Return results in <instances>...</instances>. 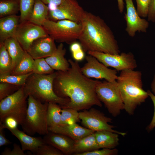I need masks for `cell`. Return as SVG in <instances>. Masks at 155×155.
<instances>
[{"instance_id": "cell-1", "label": "cell", "mask_w": 155, "mask_h": 155, "mask_svg": "<svg viewBox=\"0 0 155 155\" xmlns=\"http://www.w3.org/2000/svg\"><path fill=\"white\" fill-rule=\"evenodd\" d=\"M70 67L65 71H57L53 82L54 92L59 96L68 98L69 101L64 108L78 111L89 109L94 105L102 104L96 92L100 81L93 80L82 73L78 61L68 60Z\"/></svg>"}, {"instance_id": "cell-2", "label": "cell", "mask_w": 155, "mask_h": 155, "mask_svg": "<svg viewBox=\"0 0 155 155\" xmlns=\"http://www.w3.org/2000/svg\"><path fill=\"white\" fill-rule=\"evenodd\" d=\"M81 23L82 30L78 40L84 52L120 54L118 42L113 32L102 18L85 11Z\"/></svg>"}, {"instance_id": "cell-3", "label": "cell", "mask_w": 155, "mask_h": 155, "mask_svg": "<svg viewBox=\"0 0 155 155\" xmlns=\"http://www.w3.org/2000/svg\"><path fill=\"white\" fill-rule=\"evenodd\" d=\"M124 105V109L133 115L137 107L149 96L143 88L142 73L134 69L122 70L116 80Z\"/></svg>"}, {"instance_id": "cell-4", "label": "cell", "mask_w": 155, "mask_h": 155, "mask_svg": "<svg viewBox=\"0 0 155 155\" xmlns=\"http://www.w3.org/2000/svg\"><path fill=\"white\" fill-rule=\"evenodd\" d=\"M56 72L47 74H31L24 86L26 92L42 102H52L59 104L62 108L68 103V98L58 96L53 88V82Z\"/></svg>"}, {"instance_id": "cell-5", "label": "cell", "mask_w": 155, "mask_h": 155, "mask_svg": "<svg viewBox=\"0 0 155 155\" xmlns=\"http://www.w3.org/2000/svg\"><path fill=\"white\" fill-rule=\"evenodd\" d=\"M27 100L26 116L21 125L23 131L31 136L46 135L49 132L47 118L49 103L42 102L30 95Z\"/></svg>"}, {"instance_id": "cell-6", "label": "cell", "mask_w": 155, "mask_h": 155, "mask_svg": "<svg viewBox=\"0 0 155 155\" xmlns=\"http://www.w3.org/2000/svg\"><path fill=\"white\" fill-rule=\"evenodd\" d=\"M28 96L23 86L0 100V122L2 123L6 118L10 117L14 118L21 125L26 116Z\"/></svg>"}, {"instance_id": "cell-7", "label": "cell", "mask_w": 155, "mask_h": 155, "mask_svg": "<svg viewBox=\"0 0 155 155\" xmlns=\"http://www.w3.org/2000/svg\"><path fill=\"white\" fill-rule=\"evenodd\" d=\"M42 26L55 41L70 44L78 39L82 28L81 22L67 20L54 21L48 19Z\"/></svg>"}, {"instance_id": "cell-8", "label": "cell", "mask_w": 155, "mask_h": 155, "mask_svg": "<svg viewBox=\"0 0 155 155\" xmlns=\"http://www.w3.org/2000/svg\"><path fill=\"white\" fill-rule=\"evenodd\" d=\"M96 92L109 113L114 117L119 115L124 109V105L117 81L100 82L97 85Z\"/></svg>"}, {"instance_id": "cell-9", "label": "cell", "mask_w": 155, "mask_h": 155, "mask_svg": "<svg viewBox=\"0 0 155 155\" xmlns=\"http://www.w3.org/2000/svg\"><path fill=\"white\" fill-rule=\"evenodd\" d=\"M79 112L81 123L85 127L96 131L102 130L113 132L123 136L126 133L114 130L115 127L109 124L112 123V119L106 116L102 112L94 108Z\"/></svg>"}, {"instance_id": "cell-10", "label": "cell", "mask_w": 155, "mask_h": 155, "mask_svg": "<svg viewBox=\"0 0 155 155\" xmlns=\"http://www.w3.org/2000/svg\"><path fill=\"white\" fill-rule=\"evenodd\" d=\"M88 55L96 58L107 67H111L117 71L134 69L137 67L136 61L131 52L111 54L96 51H89Z\"/></svg>"}, {"instance_id": "cell-11", "label": "cell", "mask_w": 155, "mask_h": 155, "mask_svg": "<svg viewBox=\"0 0 155 155\" xmlns=\"http://www.w3.org/2000/svg\"><path fill=\"white\" fill-rule=\"evenodd\" d=\"M85 11L77 0H64L54 9L49 10L47 19L54 21L67 20L80 23Z\"/></svg>"}, {"instance_id": "cell-12", "label": "cell", "mask_w": 155, "mask_h": 155, "mask_svg": "<svg viewBox=\"0 0 155 155\" xmlns=\"http://www.w3.org/2000/svg\"><path fill=\"white\" fill-rule=\"evenodd\" d=\"M49 36L42 26L29 21L20 23L15 37L23 49L27 51L32 43L39 38Z\"/></svg>"}, {"instance_id": "cell-13", "label": "cell", "mask_w": 155, "mask_h": 155, "mask_svg": "<svg viewBox=\"0 0 155 155\" xmlns=\"http://www.w3.org/2000/svg\"><path fill=\"white\" fill-rule=\"evenodd\" d=\"M86 59L87 62L81 69L86 77L97 79H104L109 82L116 81L118 76L116 70L108 68L91 55L86 56Z\"/></svg>"}, {"instance_id": "cell-14", "label": "cell", "mask_w": 155, "mask_h": 155, "mask_svg": "<svg viewBox=\"0 0 155 155\" xmlns=\"http://www.w3.org/2000/svg\"><path fill=\"white\" fill-rule=\"evenodd\" d=\"M126 11L125 19L126 22L125 31L128 35L134 37L137 32H146L149 26L148 21L139 15L132 0H125Z\"/></svg>"}, {"instance_id": "cell-15", "label": "cell", "mask_w": 155, "mask_h": 155, "mask_svg": "<svg viewBox=\"0 0 155 155\" xmlns=\"http://www.w3.org/2000/svg\"><path fill=\"white\" fill-rule=\"evenodd\" d=\"M57 49L55 40L49 36L35 40L27 52L35 59L49 57L55 53Z\"/></svg>"}, {"instance_id": "cell-16", "label": "cell", "mask_w": 155, "mask_h": 155, "mask_svg": "<svg viewBox=\"0 0 155 155\" xmlns=\"http://www.w3.org/2000/svg\"><path fill=\"white\" fill-rule=\"evenodd\" d=\"M43 138L45 143L53 146L64 154H73L75 141L68 137L49 131Z\"/></svg>"}, {"instance_id": "cell-17", "label": "cell", "mask_w": 155, "mask_h": 155, "mask_svg": "<svg viewBox=\"0 0 155 155\" xmlns=\"http://www.w3.org/2000/svg\"><path fill=\"white\" fill-rule=\"evenodd\" d=\"M49 131L63 134L74 141L79 140L95 131L81 127L76 123L70 124L59 125L49 127Z\"/></svg>"}, {"instance_id": "cell-18", "label": "cell", "mask_w": 155, "mask_h": 155, "mask_svg": "<svg viewBox=\"0 0 155 155\" xmlns=\"http://www.w3.org/2000/svg\"><path fill=\"white\" fill-rule=\"evenodd\" d=\"M7 129L18 140L24 151L29 150L34 154L40 146L45 144L43 138L33 137L20 130L18 127Z\"/></svg>"}, {"instance_id": "cell-19", "label": "cell", "mask_w": 155, "mask_h": 155, "mask_svg": "<svg viewBox=\"0 0 155 155\" xmlns=\"http://www.w3.org/2000/svg\"><path fill=\"white\" fill-rule=\"evenodd\" d=\"M19 22L20 16L16 14L0 18V43L8 38L15 37Z\"/></svg>"}, {"instance_id": "cell-20", "label": "cell", "mask_w": 155, "mask_h": 155, "mask_svg": "<svg viewBox=\"0 0 155 155\" xmlns=\"http://www.w3.org/2000/svg\"><path fill=\"white\" fill-rule=\"evenodd\" d=\"M66 50L63 43H60L55 53L45 58L49 65L54 70L65 71L69 69L70 64L65 57Z\"/></svg>"}, {"instance_id": "cell-21", "label": "cell", "mask_w": 155, "mask_h": 155, "mask_svg": "<svg viewBox=\"0 0 155 155\" xmlns=\"http://www.w3.org/2000/svg\"><path fill=\"white\" fill-rule=\"evenodd\" d=\"M3 44L12 59L14 69L23 58L26 51L15 37L7 38Z\"/></svg>"}, {"instance_id": "cell-22", "label": "cell", "mask_w": 155, "mask_h": 155, "mask_svg": "<svg viewBox=\"0 0 155 155\" xmlns=\"http://www.w3.org/2000/svg\"><path fill=\"white\" fill-rule=\"evenodd\" d=\"M99 149L94 132L79 140L75 141L73 154L77 155Z\"/></svg>"}, {"instance_id": "cell-23", "label": "cell", "mask_w": 155, "mask_h": 155, "mask_svg": "<svg viewBox=\"0 0 155 155\" xmlns=\"http://www.w3.org/2000/svg\"><path fill=\"white\" fill-rule=\"evenodd\" d=\"M97 142L100 148L113 149L119 145L118 134L111 131L102 130L95 132Z\"/></svg>"}, {"instance_id": "cell-24", "label": "cell", "mask_w": 155, "mask_h": 155, "mask_svg": "<svg viewBox=\"0 0 155 155\" xmlns=\"http://www.w3.org/2000/svg\"><path fill=\"white\" fill-rule=\"evenodd\" d=\"M49 7L41 0H36L28 21L36 24L42 26L47 19Z\"/></svg>"}, {"instance_id": "cell-25", "label": "cell", "mask_w": 155, "mask_h": 155, "mask_svg": "<svg viewBox=\"0 0 155 155\" xmlns=\"http://www.w3.org/2000/svg\"><path fill=\"white\" fill-rule=\"evenodd\" d=\"M62 108L61 107L57 104L49 103L47 113L48 128L60 125Z\"/></svg>"}, {"instance_id": "cell-26", "label": "cell", "mask_w": 155, "mask_h": 155, "mask_svg": "<svg viewBox=\"0 0 155 155\" xmlns=\"http://www.w3.org/2000/svg\"><path fill=\"white\" fill-rule=\"evenodd\" d=\"M13 69L11 57L3 43H0V75L11 74Z\"/></svg>"}, {"instance_id": "cell-27", "label": "cell", "mask_w": 155, "mask_h": 155, "mask_svg": "<svg viewBox=\"0 0 155 155\" xmlns=\"http://www.w3.org/2000/svg\"><path fill=\"white\" fill-rule=\"evenodd\" d=\"M34 60L26 51L23 58L11 74L21 75L32 72Z\"/></svg>"}, {"instance_id": "cell-28", "label": "cell", "mask_w": 155, "mask_h": 155, "mask_svg": "<svg viewBox=\"0 0 155 155\" xmlns=\"http://www.w3.org/2000/svg\"><path fill=\"white\" fill-rule=\"evenodd\" d=\"M20 11L19 0H1L0 17L16 14Z\"/></svg>"}, {"instance_id": "cell-29", "label": "cell", "mask_w": 155, "mask_h": 155, "mask_svg": "<svg viewBox=\"0 0 155 155\" xmlns=\"http://www.w3.org/2000/svg\"><path fill=\"white\" fill-rule=\"evenodd\" d=\"M80 120L79 112L77 110L69 108H62L60 125L72 124Z\"/></svg>"}, {"instance_id": "cell-30", "label": "cell", "mask_w": 155, "mask_h": 155, "mask_svg": "<svg viewBox=\"0 0 155 155\" xmlns=\"http://www.w3.org/2000/svg\"><path fill=\"white\" fill-rule=\"evenodd\" d=\"M33 72L24 75L11 74L0 75V83L6 82L22 87L24 86L27 79Z\"/></svg>"}, {"instance_id": "cell-31", "label": "cell", "mask_w": 155, "mask_h": 155, "mask_svg": "<svg viewBox=\"0 0 155 155\" xmlns=\"http://www.w3.org/2000/svg\"><path fill=\"white\" fill-rule=\"evenodd\" d=\"M36 0H19L20 23L28 21Z\"/></svg>"}, {"instance_id": "cell-32", "label": "cell", "mask_w": 155, "mask_h": 155, "mask_svg": "<svg viewBox=\"0 0 155 155\" xmlns=\"http://www.w3.org/2000/svg\"><path fill=\"white\" fill-rule=\"evenodd\" d=\"M53 70L46 61L44 58L34 59L32 72L38 74H47L54 72Z\"/></svg>"}, {"instance_id": "cell-33", "label": "cell", "mask_w": 155, "mask_h": 155, "mask_svg": "<svg viewBox=\"0 0 155 155\" xmlns=\"http://www.w3.org/2000/svg\"><path fill=\"white\" fill-rule=\"evenodd\" d=\"M36 155H63L60 150L50 145L44 144L40 146L34 154Z\"/></svg>"}, {"instance_id": "cell-34", "label": "cell", "mask_w": 155, "mask_h": 155, "mask_svg": "<svg viewBox=\"0 0 155 155\" xmlns=\"http://www.w3.org/2000/svg\"><path fill=\"white\" fill-rule=\"evenodd\" d=\"M21 87L6 82L0 83V100L12 94Z\"/></svg>"}, {"instance_id": "cell-35", "label": "cell", "mask_w": 155, "mask_h": 155, "mask_svg": "<svg viewBox=\"0 0 155 155\" xmlns=\"http://www.w3.org/2000/svg\"><path fill=\"white\" fill-rule=\"evenodd\" d=\"M137 5V11L141 17H147L150 0H135Z\"/></svg>"}, {"instance_id": "cell-36", "label": "cell", "mask_w": 155, "mask_h": 155, "mask_svg": "<svg viewBox=\"0 0 155 155\" xmlns=\"http://www.w3.org/2000/svg\"><path fill=\"white\" fill-rule=\"evenodd\" d=\"M118 151L116 148H103L102 149L95 150L93 151L82 153L77 155H115L118 154Z\"/></svg>"}, {"instance_id": "cell-37", "label": "cell", "mask_w": 155, "mask_h": 155, "mask_svg": "<svg viewBox=\"0 0 155 155\" xmlns=\"http://www.w3.org/2000/svg\"><path fill=\"white\" fill-rule=\"evenodd\" d=\"M13 148L11 150L8 148H5L1 153V155H25L26 154L20 146L16 143L13 145Z\"/></svg>"}, {"instance_id": "cell-38", "label": "cell", "mask_w": 155, "mask_h": 155, "mask_svg": "<svg viewBox=\"0 0 155 155\" xmlns=\"http://www.w3.org/2000/svg\"><path fill=\"white\" fill-rule=\"evenodd\" d=\"M1 123L5 129H14L18 127V123L14 118L8 117L6 118Z\"/></svg>"}, {"instance_id": "cell-39", "label": "cell", "mask_w": 155, "mask_h": 155, "mask_svg": "<svg viewBox=\"0 0 155 155\" xmlns=\"http://www.w3.org/2000/svg\"><path fill=\"white\" fill-rule=\"evenodd\" d=\"M147 91L149 96L150 97L152 101L154 108V111L152 119L147 127V131H150L152 130L155 127V96L150 90H148Z\"/></svg>"}, {"instance_id": "cell-40", "label": "cell", "mask_w": 155, "mask_h": 155, "mask_svg": "<svg viewBox=\"0 0 155 155\" xmlns=\"http://www.w3.org/2000/svg\"><path fill=\"white\" fill-rule=\"evenodd\" d=\"M147 17L148 21L155 22V0H150Z\"/></svg>"}, {"instance_id": "cell-41", "label": "cell", "mask_w": 155, "mask_h": 155, "mask_svg": "<svg viewBox=\"0 0 155 155\" xmlns=\"http://www.w3.org/2000/svg\"><path fill=\"white\" fill-rule=\"evenodd\" d=\"M5 128L0 122V147L11 144L12 142L6 137L4 129Z\"/></svg>"}, {"instance_id": "cell-42", "label": "cell", "mask_w": 155, "mask_h": 155, "mask_svg": "<svg viewBox=\"0 0 155 155\" xmlns=\"http://www.w3.org/2000/svg\"><path fill=\"white\" fill-rule=\"evenodd\" d=\"M73 58L77 61H81L85 56L84 51L82 48L76 49L71 52Z\"/></svg>"}, {"instance_id": "cell-43", "label": "cell", "mask_w": 155, "mask_h": 155, "mask_svg": "<svg viewBox=\"0 0 155 155\" xmlns=\"http://www.w3.org/2000/svg\"><path fill=\"white\" fill-rule=\"evenodd\" d=\"M64 0H41V1L45 4H48L49 5H51L50 6L51 7H54V9L60 5Z\"/></svg>"}, {"instance_id": "cell-44", "label": "cell", "mask_w": 155, "mask_h": 155, "mask_svg": "<svg viewBox=\"0 0 155 155\" xmlns=\"http://www.w3.org/2000/svg\"><path fill=\"white\" fill-rule=\"evenodd\" d=\"M119 12L122 13L124 9V3L123 0H117Z\"/></svg>"}, {"instance_id": "cell-45", "label": "cell", "mask_w": 155, "mask_h": 155, "mask_svg": "<svg viewBox=\"0 0 155 155\" xmlns=\"http://www.w3.org/2000/svg\"><path fill=\"white\" fill-rule=\"evenodd\" d=\"M151 92L155 96V74L154 75L151 84Z\"/></svg>"}]
</instances>
